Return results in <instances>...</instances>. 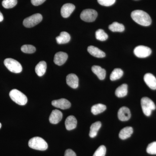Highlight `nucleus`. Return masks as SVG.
Masks as SVG:
<instances>
[{"instance_id":"nucleus-36","label":"nucleus","mask_w":156,"mask_h":156,"mask_svg":"<svg viewBox=\"0 0 156 156\" xmlns=\"http://www.w3.org/2000/svg\"><path fill=\"white\" fill-rule=\"evenodd\" d=\"M1 127H2V124H1V123H0V128H1Z\"/></svg>"},{"instance_id":"nucleus-9","label":"nucleus","mask_w":156,"mask_h":156,"mask_svg":"<svg viewBox=\"0 0 156 156\" xmlns=\"http://www.w3.org/2000/svg\"><path fill=\"white\" fill-rule=\"evenodd\" d=\"M52 105L53 106L62 109L69 108L71 105L70 102L65 98H61L58 100H53L52 101Z\"/></svg>"},{"instance_id":"nucleus-24","label":"nucleus","mask_w":156,"mask_h":156,"mask_svg":"<svg viewBox=\"0 0 156 156\" xmlns=\"http://www.w3.org/2000/svg\"><path fill=\"white\" fill-rule=\"evenodd\" d=\"M106 106L104 105L98 104L92 106L91 112L93 115H98L104 112L106 109Z\"/></svg>"},{"instance_id":"nucleus-25","label":"nucleus","mask_w":156,"mask_h":156,"mask_svg":"<svg viewBox=\"0 0 156 156\" xmlns=\"http://www.w3.org/2000/svg\"><path fill=\"white\" fill-rule=\"evenodd\" d=\"M109 29L112 32H122L125 30V27L122 23L115 22L109 26Z\"/></svg>"},{"instance_id":"nucleus-7","label":"nucleus","mask_w":156,"mask_h":156,"mask_svg":"<svg viewBox=\"0 0 156 156\" xmlns=\"http://www.w3.org/2000/svg\"><path fill=\"white\" fill-rule=\"evenodd\" d=\"M97 16L98 13L95 10L87 9L82 11L80 14V18L82 20L86 22H92L95 21Z\"/></svg>"},{"instance_id":"nucleus-12","label":"nucleus","mask_w":156,"mask_h":156,"mask_svg":"<svg viewBox=\"0 0 156 156\" xmlns=\"http://www.w3.org/2000/svg\"><path fill=\"white\" fill-rule=\"evenodd\" d=\"M144 79L148 87L153 90H156V78L153 75L150 73L146 74Z\"/></svg>"},{"instance_id":"nucleus-30","label":"nucleus","mask_w":156,"mask_h":156,"mask_svg":"<svg viewBox=\"0 0 156 156\" xmlns=\"http://www.w3.org/2000/svg\"><path fill=\"white\" fill-rule=\"evenodd\" d=\"M106 149L104 145H101L95 151L93 156H105Z\"/></svg>"},{"instance_id":"nucleus-28","label":"nucleus","mask_w":156,"mask_h":156,"mask_svg":"<svg viewBox=\"0 0 156 156\" xmlns=\"http://www.w3.org/2000/svg\"><path fill=\"white\" fill-rule=\"evenodd\" d=\"M17 3V0H4L2 2V5L5 9H9L15 7Z\"/></svg>"},{"instance_id":"nucleus-34","label":"nucleus","mask_w":156,"mask_h":156,"mask_svg":"<svg viewBox=\"0 0 156 156\" xmlns=\"http://www.w3.org/2000/svg\"><path fill=\"white\" fill-rule=\"evenodd\" d=\"M64 156H76V155L72 150L67 149L66 151Z\"/></svg>"},{"instance_id":"nucleus-4","label":"nucleus","mask_w":156,"mask_h":156,"mask_svg":"<svg viewBox=\"0 0 156 156\" xmlns=\"http://www.w3.org/2000/svg\"><path fill=\"white\" fill-rule=\"evenodd\" d=\"M141 105L143 112L147 116H150L152 112L156 109L155 105L153 101L147 97L141 98Z\"/></svg>"},{"instance_id":"nucleus-32","label":"nucleus","mask_w":156,"mask_h":156,"mask_svg":"<svg viewBox=\"0 0 156 156\" xmlns=\"http://www.w3.org/2000/svg\"><path fill=\"white\" fill-rule=\"evenodd\" d=\"M98 2L101 5L110 6L115 4L116 0H97Z\"/></svg>"},{"instance_id":"nucleus-5","label":"nucleus","mask_w":156,"mask_h":156,"mask_svg":"<svg viewBox=\"0 0 156 156\" xmlns=\"http://www.w3.org/2000/svg\"><path fill=\"white\" fill-rule=\"evenodd\" d=\"M4 64L11 72L18 73L21 72L22 67L17 60L12 58H7L4 61Z\"/></svg>"},{"instance_id":"nucleus-2","label":"nucleus","mask_w":156,"mask_h":156,"mask_svg":"<svg viewBox=\"0 0 156 156\" xmlns=\"http://www.w3.org/2000/svg\"><path fill=\"white\" fill-rule=\"evenodd\" d=\"M28 145L30 147L39 151H45L48 148V143L44 140L39 136L31 138L29 141Z\"/></svg>"},{"instance_id":"nucleus-33","label":"nucleus","mask_w":156,"mask_h":156,"mask_svg":"<svg viewBox=\"0 0 156 156\" xmlns=\"http://www.w3.org/2000/svg\"><path fill=\"white\" fill-rule=\"evenodd\" d=\"M46 0H31L32 4L34 6H39L44 2Z\"/></svg>"},{"instance_id":"nucleus-1","label":"nucleus","mask_w":156,"mask_h":156,"mask_svg":"<svg viewBox=\"0 0 156 156\" xmlns=\"http://www.w3.org/2000/svg\"><path fill=\"white\" fill-rule=\"evenodd\" d=\"M131 17L135 22L143 26H148L151 23L150 16L147 13L142 10H136L132 11Z\"/></svg>"},{"instance_id":"nucleus-13","label":"nucleus","mask_w":156,"mask_h":156,"mask_svg":"<svg viewBox=\"0 0 156 156\" xmlns=\"http://www.w3.org/2000/svg\"><path fill=\"white\" fill-rule=\"evenodd\" d=\"M68 58L67 53L63 52H58L54 56V62L58 66H62L65 63Z\"/></svg>"},{"instance_id":"nucleus-18","label":"nucleus","mask_w":156,"mask_h":156,"mask_svg":"<svg viewBox=\"0 0 156 156\" xmlns=\"http://www.w3.org/2000/svg\"><path fill=\"white\" fill-rule=\"evenodd\" d=\"M92 70L93 73L97 76L99 80H104L106 76V71L105 69L98 66H93Z\"/></svg>"},{"instance_id":"nucleus-22","label":"nucleus","mask_w":156,"mask_h":156,"mask_svg":"<svg viewBox=\"0 0 156 156\" xmlns=\"http://www.w3.org/2000/svg\"><path fill=\"white\" fill-rule=\"evenodd\" d=\"M128 86L127 84H123L116 89L115 94L118 97L122 98L126 96L128 94Z\"/></svg>"},{"instance_id":"nucleus-17","label":"nucleus","mask_w":156,"mask_h":156,"mask_svg":"<svg viewBox=\"0 0 156 156\" xmlns=\"http://www.w3.org/2000/svg\"><path fill=\"white\" fill-rule=\"evenodd\" d=\"M77 122L76 119L74 116H69L66 118L65 121V127L66 129L69 131L73 130L76 127Z\"/></svg>"},{"instance_id":"nucleus-35","label":"nucleus","mask_w":156,"mask_h":156,"mask_svg":"<svg viewBox=\"0 0 156 156\" xmlns=\"http://www.w3.org/2000/svg\"><path fill=\"white\" fill-rule=\"evenodd\" d=\"M3 19H4V17H3V14L1 13V11H0V22L2 21Z\"/></svg>"},{"instance_id":"nucleus-29","label":"nucleus","mask_w":156,"mask_h":156,"mask_svg":"<svg viewBox=\"0 0 156 156\" xmlns=\"http://www.w3.org/2000/svg\"><path fill=\"white\" fill-rule=\"evenodd\" d=\"M21 51L26 53H33L36 51V48L31 45H24L21 47Z\"/></svg>"},{"instance_id":"nucleus-3","label":"nucleus","mask_w":156,"mask_h":156,"mask_svg":"<svg viewBox=\"0 0 156 156\" xmlns=\"http://www.w3.org/2000/svg\"><path fill=\"white\" fill-rule=\"evenodd\" d=\"M9 95L11 99L19 105H24L27 103V96L17 89H12L10 92Z\"/></svg>"},{"instance_id":"nucleus-31","label":"nucleus","mask_w":156,"mask_h":156,"mask_svg":"<svg viewBox=\"0 0 156 156\" xmlns=\"http://www.w3.org/2000/svg\"><path fill=\"white\" fill-rule=\"evenodd\" d=\"M147 152L150 154H156V141L151 143L148 145Z\"/></svg>"},{"instance_id":"nucleus-8","label":"nucleus","mask_w":156,"mask_h":156,"mask_svg":"<svg viewBox=\"0 0 156 156\" xmlns=\"http://www.w3.org/2000/svg\"><path fill=\"white\" fill-rule=\"evenodd\" d=\"M151 48L144 46H138L134 49V53L135 56L139 58H146L151 53Z\"/></svg>"},{"instance_id":"nucleus-6","label":"nucleus","mask_w":156,"mask_h":156,"mask_svg":"<svg viewBox=\"0 0 156 156\" xmlns=\"http://www.w3.org/2000/svg\"><path fill=\"white\" fill-rule=\"evenodd\" d=\"M43 17L41 14H36L25 18L23 21V25L27 28L33 27L42 21Z\"/></svg>"},{"instance_id":"nucleus-21","label":"nucleus","mask_w":156,"mask_h":156,"mask_svg":"<svg viewBox=\"0 0 156 156\" xmlns=\"http://www.w3.org/2000/svg\"><path fill=\"white\" fill-rule=\"evenodd\" d=\"M47 63L45 61L39 62L35 67V72L39 76H42L45 73L47 69Z\"/></svg>"},{"instance_id":"nucleus-10","label":"nucleus","mask_w":156,"mask_h":156,"mask_svg":"<svg viewBox=\"0 0 156 156\" xmlns=\"http://www.w3.org/2000/svg\"><path fill=\"white\" fill-rule=\"evenodd\" d=\"M118 116L120 121H128L131 117L130 110L126 107L121 108L118 111Z\"/></svg>"},{"instance_id":"nucleus-15","label":"nucleus","mask_w":156,"mask_h":156,"mask_svg":"<svg viewBox=\"0 0 156 156\" xmlns=\"http://www.w3.org/2000/svg\"><path fill=\"white\" fill-rule=\"evenodd\" d=\"M66 83L73 89H76L79 86V78L75 74H69L66 77Z\"/></svg>"},{"instance_id":"nucleus-26","label":"nucleus","mask_w":156,"mask_h":156,"mask_svg":"<svg viewBox=\"0 0 156 156\" xmlns=\"http://www.w3.org/2000/svg\"><path fill=\"white\" fill-rule=\"evenodd\" d=\"M123 75V71L121 69L116 68L113 70L110 75L112 81L120 79Z\"/></svg>"},{"instance_id":"nucleus-23","label":"nucleus","mask_w":156,"mask_h":156,"mask_svg":"<svg viewBox=\"0 0 156 156\" xmlns=\"http://www.w3.org/2000/svg\"><path fill=\"white\" fill-rule=\"evenodd\" d=\"M101 123L99 121L95 122L91 125L90 127V132H89V136L90 137L94 138L96 136L98 132L101 127Z\"/></svg>"},{"instance_id":"nucleus-27","label":"nucleus","mask_w":156,"mask_h":156,"mask_svg":"<svg viewBox=\"0 0 156 156\" xmlns=\"http://www.w3.org/2000/svg\"><path fill=\"white\" fill-rule=\"evenodd\" d=\"M95 37L98 40L102 41H106L108 38L107 34L102 29L98 30L96 31L95 32Z\"/></svg>"},{"instance_id":"nucleus-11","label":"nucleus","mask_w":156,"mask_h":156,"mask_svg":"<svg viewBox=\"0 0 156 156\" xmlns=\"http://www.w3.org/2000/svg\"><path fill=\"white\" fill-rule=\"evenodd\" d=\"M75 9V6L72 4L67 3L65 4L61 8L62 16L64 18H67L69 17Z\"/></svg>"},{"instance_id":"nucleus-20","label":"nucleus","mask_w":156,"mask_h":156,"mask_svg":"<svg viewBox=\"0 0 156 156\" xmlns=\"http://www.w3.org/2000/svg\"><path fill=\"white\" fill-rule=\"evenodd\" d=\"M56 41L59 44H66L70 40V36L69 34L66 32H62L59 36L56 37Z\"/></svg>"},{"instance_id":"nucleus-19","label":"nucleus","mask_w":156,"mask_h":156,"mask_svg":"<svg viewBox=\"0 0 156 156\" xmlns=\"http://www.w3.org/2000/svg\"><path fill=\"white\" fill-rule=\"evenodd\" d=\"M133 128L131 127L124 128L120 131L119 134V137L120 139L125 140L129 138L133 134Z\"/></svg>"},{"instance_id":"nucleus-16","label":"nucleus","mask_w":156,"mask_h":156,"mask_svg":"<svg viewBox=\"0 0 156 156\" xmlns=\"http://www.w3.org/2000/svg\"><path fill=\"white\" fill-rule=\"evenodd\" d=\"M87 50L91 55L97 58H103L105 56V53L103 51L94 46H89Z\"/></svg>"},{"instance_id":"nucleus-14","label":"nucleus","mask_w":156,"mask_h":156,"mask_svg":"<svg viewBox=\"0 0 156 156\" xmlns=\"http://www.w3.org/2000/svg\"><path fill=\"white\" fill-rule=\"evenodd\" d=\"M62 114L60 111L55 109L53 110L49 117V121L51 124H57L61 121Z\"/></svg>"}]
</instances>
